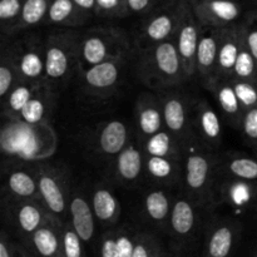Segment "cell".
<instances>
[{
    "label": "cell",
    "instance_id": "cell-1",
    "mask_svg": "<svg viewBox=\"0 0 257 257\" xmlns=\"http://www.w3.org/2000/svg\"><path fill=\"white\" fill-rule=\"evenodd\" d=\"M138 72L141 79L153 88L172 87L188 78L175 39L145 48L140 57Z\"/></svg>",
    "mask_w": 257,
    "mask_h": 257
},
{
    "label": "cell",
    "instance_id": "cell-2",
    "mask_svg": "<svg viewBox=\"0 0 257 257\" xmlns=\"http://www.w3.org/2000/svg\"><path fill=\"white\" fill-rule=\"evenodd\" d=\"M128 48V39L122 30L113 27H95L79 37V64L88 68L109 60L120 62Z\"/></svg>",
    "mask_w": 257,
    "mask_h": 257
},
{
    "label": "cell",
    "instance_id": "cell-3",
    "mask_svg": "<svg viewBox=\"0 0 257 257\" xmlns=\"http://www.w3.org/2000/svg\"><path fill=\"white\" fill-rule=\"evenodd\" d=\"M79 37L74 32L50 35L45 42L44 84L52 89L68 79L75 63H79Z\"/></svg>",
    "mask_w": 257,
    "mask_h": 257
},
{
    "label": "cell",
    "instance_id": "cell-4",
    "mask_svg": "<svg viewBox=\"0 0 257 257\" xmlns=\"http://www.w3.org/2000/svg\"><path fill=\"white\" fill-rule=\"evenodd\" d=\"M18 82L44 84L45 45L29 37L14 44L9 54Z\"/></svg>",
    "mask_w": 257,
    "mask_h": 257
},
{
    "label": "cell",
    "instance_id": "cell-5",
    "mask_svg": "<svg viewBox=\"0 0 257 257\" xmlns=\"http://www.w3.org/2000/svg\"><path fill=\"white\" fill-rule=\"evenodd\" d=\"M202 28L203 25L196 17L191 3L188 0H181L180 18L175 34V42L188 78L196 73V54Z\"/></svg>",
    "mask_w": 257,
    "mask_h": 257
},
{
    "label": "cell",
    "instance_id": "cell-6",
    "mask_svg": "<svg viewBox=\"0 0 257 257\" xmlns=\"http://www.w3.org/2000/svg\"><path fill=\"white\" fill-rule=\"evenodd\" d=\"M196 17L203 27L228 28L240 24L246 17L241 0L190 2Z\"/></svg>",
    "mask_w": 257,
    "mask_h": 257
},
{
    "label": "cell",
    "instance_id": "cell-7",
    "mask_svg": "<svg viewBox=\"0 0 257 257\" xmlns=\"http://www.w3.org/2000/svg\"><path fill=\"white\" fill-rule=\"evenodd\" d=\"M180 5L181 0H162L143 25V39L151 45L172 39L177 30Z\"/></svg>",
    "mask_w": 257,
    "mask_h": 257
},
{
    "label": "cell",
    "instance_id": "cell-8",
    "mask_svg": "<svg viewBox=\"0 0 257 257\" xmlns=\"http://www.w3.org/2000/svg\"><path fill=\"white\" fill-rule=\"evenodd\" d=\"M221 29L203 27L196 54V72L205 79L206 84L216 75Z\"/></svg>",
    "mask_w": 257,
    "mask_h": 257
},
{
    "label": "cell",
    "instance_id": "cell-9",
    "mask_svg": "<svg viewBox=\"0 0 257 257\" xmlns=\"http://www.w3.org/2000/svg\"><path fill=\"white\" fill-rule=\"evenodd\" d=\"M242 23V22H241ZM241 23L228 28H221L220 47H218L217 67L215 77H232L233 67L242 47ZM213 77V78H215Z\"/></svg>",
    "mask_w": 257,
    "mask_h": 257
},
{
    "label": "cell",
    "instance_id": "cell-10",
    "mask_svg": "<svg viewBox=\"0 0 257 257\" xmlns=\"http://www.w3.org/2000/svg\"><path fill=\"white\" fill-rule=\"evenodd\" d=\"M207 87L215 94L216 100L228 123L233 124L236 128H241L245 110L236 95L232 79L225 77H215L207 83Z\"/></svg>",
    "mask_w": 257,
    "mask_h": 257
},
{
    "label": "cell",
    "instance_id": "cell-11",
    "mask_svg": "<svg viewBox=\"0 0 257 257\" xmlns=\"http://www.w3.org/2000/svg\"><path fill=\"white\" fill-rule=\"evenodd\" d=\"M119 63L103 62L83 69V83L90 93H104L114 89L119 80Z\"/></svg>",
    "mask_w": 257,
    "mask_h": 257
},
{
    "label": "cell",
    "instance_id": "cell-12",
    "mask_svg": "<svg viewBox=\"0 0 257 257\" xmlns=\"http://www.w3.org/2000/svg\"><path fill=\"white\" fill-rule=\"evenodd\" d=\"M210 157L200 151L188 150L185 166V180L187 188L193 193H202L211 177Z\"/></svg>",
    "mask_w": 257,
    "mask_h": 257
},
{
    "label": "cell",
    "instance_id": "cell-13",
    "mask_svg": "<svg viewBox=\"0 0 257 257\" xmlns=\"http://www.w3.org/2000/svg\"><path fill=\"white\" fill-rule=\"evenodd\" d=\"M162 113L167 131L181 142L187 131V108L183 98L175 93L166 95L162 100Z\"/></svg>",
    "mask_w": 257,
    "mask_h": 257
},
{
    "label": "cell",
    "instance_id": "cell-14",
    "mask_svg": "<svg viewBox=\"0 0 257 257\" xmlns=\"http://www.w3.org/2000/svg\"><path fill=\"white\" fill-rule=\"evenodd\" d=\"M37 182L38 188H39V196L48 211L55 216L64 215L67 202H65L64 190H63L59 178L54 173L44 171V172L39 173Z\"/></svg>",
    "mask_w": 257,
    "mask_h": 257
},
{
    "label": "cell",
    "instance_id": "cell-15",
    "mask_svg": "<svg viewBox=\"0 0 257 257\" xmlns=\"http://www.w3.org/2000/svg\"><path fill=\"white\" fill-rule=\"evenodd\" d=\"M90 15L80 10L73 0H50L45 22L60 27H79Z\"/></svg>",
    "mask_w": 257,
    "mask_h": 257
},
{
    "label": "cell",
    "instance_id": "cell-16",
    "mask_svg": "<svg viewBox=\"0 0 257 257\" xmlns=\"http://www.w3.org/2000/svg\"><path fill=\"white\" fill-rule=\"evenodd\" d=\"M137 123L140 131L146 137L162 131L163 122L162 104L155 97H143L137 103Z\"/></svg>",
    "mask_w": 257,
    "mask_h": 257
},
{
    "label": "cell",
    "instance_id": "cell-17",
    "mask_svg": "<svg viewBox=\"0 0 257 257\" xmlns=\"http://www.w3.org/2000/svg\"><path fill=\"white\" fill-rule=\"evenodd\" d=\"M72 227L82 241L92 240L94 233V212L83 196H74L69 203Z\"/></svg>",
    "mask_w": 257,
    "mask_h": 257
},
{
    "label": "cell",
    "instance_id": "cell-18",
    "mask_svg": "<svg viewBox=\"0 0 257 257\" xmlns=\"http://www.w3.org/2000/svg\"><path fill=\"white\" fill-rule=\"evenodd\" d=\"M128 141V130L120 120H109L105 123L98 135V147L104 155H119L125 147Z\"/></svg>",
    "mask_w": 257,
    "mask_h": 257
},
{
    "label": "cell",
    "instance_id": "cell-19",
    "mask_svg": "<svg viewBox=\"0 0 257 257\" xmlns=\"http://www.w3.org/2000/svg\"><path fill=\"white\" fill-rule=\"evenodd\" d=\"M50 95H52V89L45 84L40 85L32 99L19 113L17 119L27 123L28 125H37L42 123L50 105Z\"/></svg>",
    "mask_w": 257,
    "mask_h": 257
},
{
    "label": "cell",
    "instance_id": "cell-20",
    "mask_svg": "<svg viewBox=\"0 0 257 257\" xmlns=\"http://www.w3.org/2000/svg\"><path fill=\"white\" fill-rule=\"evenodd\" d=\"M196 122L203 140L208 143L220 142L222 135L220 117L206 100L198 102L196 107Z\"/></svg>",
    "mask_w": 257,
    "mask_h": 257
},
{
    "label": "cell",
    "instance_id": "cell-21",
    "mask_svg": "<svg viewBox=\"0 0 257 257\" xmlns=\"http://www.w3.org/2000/svg\"><path fill=\"white\" fill-rule=\"evenodd\" d=\"M143 170V156L133 145L127 146L117 157V173L122 180L132 182Z\"/></svg>",
    "mask_w": 257,
    "mask_h": 257
},
{
    "label": "cell",
    "instance_id": "cell-22",
    "mask_svg": "<svg viewBox=\"0 0 257 257\" xmlns=\"http://www.w3.org/2000/svg\"><path fill=\"white\" fill-rule=\"evenodd\" d=\"M42 84H32V83H24L18 82L14 87L12 88L9 93H8L5 99V114L9 115L10 118H15L19 115L23 108L27 105L35 94L38 88Z\"/></svg>",
    "mask_w": 257,
    "mask_h": 257
},
{
    "label": "cell",
    "instance_id": "cell-23",
    "mask_svg": "<svg viewBox=\"0 0 257 257\" xmlns=\"http://www.w3.org/2000/svg\"><path fill=\"white\" fill-rule=\"evenodd\" d=\"M94 216L102 222H113L119 215L117 198L107 188H98L92 198Z\"/></svg>",
    "mask_w": 257,
    "mask_h": 257
},
{
    "label": "cell",
    "instance_id": "cell-24",
    "mask_svg": "<svg viewBox=\"0 0 257 257\" xmlns=\"http://www.w3.org/2000/svg\"><path fill=\"white\" fill-rule=\"evenodd\" d=\"M233 228L231 225L217 226L211 233L207 243L208 257H227L232 250L233 245Z\"/></svg>",
    "mask_w": 257,
    "mask_h": 257
},
{
    "label": "cell",
    "instance_id": "cell-25",
    "mask_svg": "<svg viewBox=\"0 0 257 257\" xmlns=\"http://www.w3.org/2000/svg\"><path fill=\"white\" fill-rule=\"evenodd\" d=\"M171 225L177 235L185 236L195 226V208L187 200L180 198L175 202L171 212Z\"/></svg>",
    "mask_w": 257,
    "mask_h": 257
},
{
    "label": "cell",
    "instance_id": "cell-26",
    "mask_svg": "<svg viewBox=\"0 0 257 257\" xmlns=\"http://www.w3.org/2000/svg\"><path fill=\"white\" fill-rule=\"evenodd\" d=\"M178 141L173 137V135L168 131H160L156 135L148 137L146 142V151L148 156L156 157H171L176 158L177 155Z\"/></svg>",
    "mask_w": 257,
    "mask_h": 257
},
{
    "label": "cell",
    "instance_id": "cell-27",
    "mask_svg": "<svg viewBox=\"0 0 257 257\" xmlns=\"http://www.w3.org/2000/svg\"><path fill=\"white\" fill-rule=\"evenodd\" d=\"M49 5L50 0H24L17 32L27 29V28L35 27L39 23L45 22Z\"/></svg>",
    "mask_w": 257,
    "mask_h": 257
},
{
    "label": "cell",
    "instance_id": "cell-28",
    "mask_svg": "<svg viewBox=\"0 0 257 257\" xmlns=\"http://www.w3.org/2000/svg\"><path fill=\"white\" fill-rule=\"evenodd\" d=\"M33 235V245L43 257H55L60 250L59 237L49 225H43Z\"/></svg>",
    "mask_w": 257,
    "mask_h": 257
},
{
    "label": "cell",
    "instance_id": "cell-29",
    "mask_svg": "<svg viewBox=\"0 0 257 257\" xmlns=\"http://www.w3.org/2000/svg\"><path fill=\"white\" fill-rule=\"evenodd\" d=\"M17 218L20 228L27 233H34L40 226L44 225V213L42 208L30 201L22 203L18 207Z\"/></svg>",
    "mask_w": 257,
    "mask_h": 257
},
{
    "label": "cell",
    "instance_id": "cell-30",
    "mask_svg": "<svg viewBox=\"0 0 257 257\" xmlns=\"http://www.w3.org/2000/svg\"><path fill=\"white\" fill-rule=\"evenodd\" d=\"M8 187L10 192L20 198L35 197L39 192L38 182L24 171H15L8 177Z\"/></svg>",
    "mask_w": 257,
    "mask_h": 257
},
{
    "label": "cell",
    "instance_id": "cell-31",
    "mask_svg": "<svg viewBox=\"0 0 257 257\" xmlns=\"http://www.w3.org/2000/svg\"><path fill=\"white\" fill-rule=\"evenodd\" d=\"M231 78L257 83V63L253 55L251 54V52L247 49L245 43H243V39L242 47H241L238 57L236 59L232 77Z\"/></svg>",
    "mask_w": 257,
    "mask_h": 257
},
{
    "label": "cell",
    "instance_id": "cell-32",
    "mask_svg": "<svg viewBox=\"0 0 257 257\" xmlns=\"http://www.w3.org/2000/svg\"><path fill=\"white\" fill-rule=\"evenodd\" d=\"M146 168H147L148 173L158 181H172L177 172L175 158L171 157L148 156Z\"/></svg>",
    "mask_w": 257,
    "mask_h": 257
},
{
    "label": "cell",
    "instance_id": "cell-33",
    "mask_svg": "<svg viewBox=\"0 0 257 257\" xmlns=\"http://www.w3.org/2000/svg\"><path fill=\"white\" fill-rule=\"evenodd\" d=\"M145 205L148 216L153 221L162 222L170 213V200L163 191H153L148 193Z\"/></svg>",
    "mask_w": 257,
    "mask_h": 257
},
{
    "label": "cell",
    "instance_id": "cell-34",
    "mask_svg": "<svg viewBox=\"0 0 257 257\" xmlns=\"http://www.w3.org/2000/svg\"><path fill=\"white\" fill-rule=\"evenodd\" d=\"M24 0H0V20L9 33L17 32Z\"/></svg>",
    "mask_w": 257,
    "mask_h": 257
},
{
    "label": "cell",
    "instance_id": "cell-35",
    "mask_svg": "<svg viewBox=\"0 0 257 257\" xmlns=\"http://www.w3.org/2000/svg\"><path fill=\"white\" fill-rule=\"evenodd\" d=\"M228 172L243 181L257 180V161L248 157H236L227 165Z\"/></svg>",
    "mask_w": 257,
    "mask_h": 257
},
{
    "label": "cell",
    "instance_id": "cell-36",
    "mask_svg": "<svg viewBox=\"0 0 257 257\" xmlns=\"http://www.w3.org/2000/svg\"><path fill=\"white\" fill-rule=\"evenodd\" d=\"M241 32L243 43L257 63V10H252L246 14L241 23Z\"/></svg>",
    "mask_w": 257,
    "mask_h": 257
},
{
    "label": "cell",
    "instance_id": "cell-37",
    "mask_svg": "<svg viewBox=\"0 0 257 257\" xmlns=\"http://www.w3.org/2000/svg\"><path fill=\"white\" fill-rule=\"evenodd\" d=\"M130 14L127 0H95L94 15L100 18H123Z\"/></svg>",
    "mask_w": 257,
    "mask_h": 257
},
{
    "label": "cell",
    "instance_id": "cell-38",
    "mask_svg": "<svg viewBox=\"0 0 257 257\" xmlns=\"http://www.w3.org/2000/svg\"><path fill=\"white\" fill-rule=\"evenodd\" d=\"M232 79L233 88H235L236 95L242 105L243 110L257 105V83L248 82V80Z\"/></svg>",
    "mask_w": 257,
    "mask_h": 257
},
{
    "label": "cell",
    "instance_id": "cell-39",
    "mask_svg": "<svg viewBox=\"0 0 257 257\" xmlns=\"http://www.w3.org/2000/svg\"><path fill=\"white\" fill-rule=\"evenodd\" d=\"M17 83L18 77L14 67H13L12 60L9 57H5L4 54L3 55V63L0 65V97H7L8 93L12 90V88Z\"/></svg>",
    "mask_w": 257,
    "mask_h": 257
},
{
    "label": "cell",
    "instance_id": "cell-40",
    "mask_svg": "<svg viewBox=\"0 0 257 257\" xmlns=\"http://www.w3.org/2000/svg\"><path fill=\"white\" fill-rule=\"evenodd\" d=\"M241 130L248 143L257 148V105L243 112Z\"/></svg>",
    "mask_w": 257,
    "mask_h": 257
},
{
    "label": "cell",
    "instance_id": "cell-41",
    "mask_svg": "<svg viewBox=\"0 0 257 257\" xmlns=\"http://www.w3.org/2000/svg\"><path fill=\"white\" fill-rule=\"evenodd\" d=\"M63 252L64 257H84L83 256L82 238L78 236L74 228H67L63 235Z\"/></svg>",
    "mask_w": 257,
    "mask_h": 257
},
{
    "label": "cell",
    "instance_id": "cell-42",
    "mask_svg": "<svg viewBox=\"0 0 257 257\" xmlns=\"http://www.w3.org/2000/svg\"><path fill=\"white\" fill-rule=\"evenodd\" d=\"M162 0H127L130 14H146L151 13Z\"/></svg>",
    "mask_w": 257,
    "mask_h": 257
},
{
    "label": "cell",
    "instance_id": "cell-43",
    "mask_svg": "<svg viewBox=\"0 0 257 257\" xmlns=\"http://www.w3.org/2000/svg\"><path fill=\"white\" fill-rule=\"evenodd\" d=\"M132 257H155L151 241L145 237L138 238L135 242V251Z\"/></svg>",
    "mask_w": 257,
    "mask_h": 257
},
{
    "label": "cell",
    "instance_id": "cell-44",
    "mask_svg": "<svg viewBox=\"0 0 257 257\" xmlns=\"http://www.w3.org/2000/svg\"><path fill=\"white\" fill-rule=\"evenodd\" d=\"M118 245V250H119L120 257H132L133 251H135V242L131 240L130 237L124 235H119L115 237Z\"/></svg>",
    "mask_w": 257,
    "mask_h": 257
},
{
    "label": "cell",
    "instance_id": "cell-45",
    "mask_svg": "<svg viewBox=\"0 0 257 257\" xmlns=\"http://www.w3.org/2000/svg\"><path fill=\"white\" fill-rule=\"evenodd\" d=\"M102 257H120L115 237L108 236L104 238L102 245Z\"/></svg>",
    "mask_w": 257,
    "mask_h": 257
},
{
    "label": "cell",
    "instance_id": "cell-46",
    "mask_svg": "<svg viewBox=\"0 0 257 257\" xmlns=\"http://www.w3.org/2000/svg\"><path fill=\"white\" fill-rule=\"evenodd\" d=\"M77 4V7L88 15L94 14L95 10V0H73Z\"/></svg>",
    "mask_w": 257,
    "mask_h": 257
},
{
    "label": "cell",
    "instance_id": "cell-47",
    "mask_svg": "<svg viewBox=\"0 0 257 257\" xmlns=\"http://www.w3.org/2000/svg\"><path fill=\"white\" fill-rule=\"evenodd\" d=\"M0 257H10L9 248H8L7 243H5L4 241L0 243Z\"/></svg>",
    "mask_w": 257,
    "mask_h": 257
},
{
    "label": "cell",
    "instance_id": "cell-48",
    "mask_svg": "<svg viewBox=\"0 0 257 257\" xmlns=\"http://www.w3.org/2000/svg\"><path fill=\"white\" fill-rule=\"evenodd\" d=\"M188 2H207V0H188Z\"/></svg>",
    "mask_w": 257,
    "mask_h": 257
},
{
    "label": "cell",
    "instance_id": "cell-49",
    "mask_svg": "<svg viewBox=\"0 0 257 257\" xmlns=\"http://www.w3.org/2000/svg\"><path fill=\"white\" fill-rule=\"evenodd\" d=\"M252 2H253V3H255V4L257 5V0H252Z\"/></svg>",
    "mask_w": 257,
    "mask_h": 257
},
{
    "label": "cell",
    "instance_id": "cell-50",
    "mask_svg": "<svg viewBox=\"0 0 257 257\" xmlns=\"http://www.w3.org/2000/svg\"><path fill=\"white\" fill-rule=\"evenodd\" d=\"M256 257H257V255H256Z\"/></svg>",
    "mask_w": 257,
    "mask_h": 257
}]
</instances>
